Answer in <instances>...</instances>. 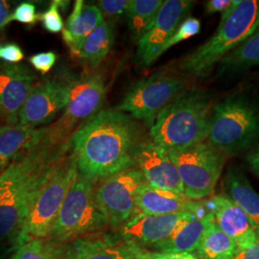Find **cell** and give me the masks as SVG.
Returning <instances> with one entry per match:
<instances>
[{
  "label": "cell",
  "mask_w": 259,
  "mask_h": 259,
  "mask_svg": "<svg viewBox=\"0 0 259 259\" xmlns=\"http://www.w3.org/2000/svg\"><path fill=\"white\" fill-rule=\"evenodd\" d=\"M69 142L78 173L98 182L135 166L140 141L131 116L108 109L85 121Z\"/></svg>",
  "instance_id": "cell-1"
},
{
  "label": "cell",
  "mask_w": 259,
  "mask_h": 259,
  "mask_svg": "<svg viewBox=\"0 0 259 259\" xmlns=\"http://www.w3.org/2000/svg\"><path fill=\"white\" fill-rule=\"evenodd\" d=\"M67 149L68 142L52 146L45 141L0 172V249L7 245L13 249L56 161Z\"/></svg>",
  "instance_id": "cell-2"
},
{
  "label": "cell",
  "mask_w": 259,
  "mask_h": 259,
  "mask_svg": "<svg viewBox=\"0 0 259 259\" xmlns=\"http://www.w3.org/2000/svg\"><path fill=\"white\" fill-rule=\"evenodd\" d=\"M213 107L212 98L206 92L185 88L157 114L150 127L151 140L167 151L204 142Z\"/></svg>",
  "instance_id": "cell-3"
},
{
  "label": "cell",
  "mask_w": 259,
  "mask_h": 259,
  "mask_svg": "<svg viewBox=\"0 0 259 259\" xmlns=\"http://www.w3.org/2000/svg\"><path fill=\"white\" fill-rule=\"evenodd\" d=\"M258 0H237L221 15L219 25L211 37L193 52L184 57L178 68L185 75L204 78L235 47L258 29Z\"/></svg>",
  "instance_id": "cell-4"
},
{
  "label": "cell",
  "mask_w": 259,
  "mask_h": 259,
  "mask_svg": "<svg viewBox=\"0 0 259 259\" xmlns=\"http://www.w3.org/2000/svg\"><path fill=\"white\" fill-rule=\"evenodd\" d=\"M205 141L226 156L253 147L259 142L258 103L236 93L214 105Z\"/></svg>",
  "instance_id": "cell-5"
},
{
  "label": "cell",
  "mask_w": 259,
  "mask_h": 259,
  "mask_svg": "<svg viewBox=\"0 0 259 259\" xmlns=\"http://www.w3.org/2000/svg\"><path fill=\"white\" fill-rule=\"evenodd\" d=\"M108 218L96 197V182L78 173L47 239L64 245L93 233L105 232Z\"/></svg>",
  "instance_id": "cell-6"
},
{
  "label": "cell",
  "mask_w": 259,
  "mask_h": 259,
  "mask_svg": "<svg viewBox=\"0 0 259 259\" xmlns=\"http://www.w3.org/2000/svg\"><path fill=\"white\" fill-rule=\"evenodd\" d=\"M78 175L72 154L65 153L56 161L45 186L23 224L12 250L34 239L47 238L67 192Z\"/></svg>",
  "instance_id": "cell-7"
},
{
  "label": "cell",
  "mask_w": 259,
  "mask_h": 259,
  "mask_svg": "<svg viewBox=\"0 0 259 259\" xmlns=\"http://www.w3.org/2000/svg\"><path fill=\"white\" fill-rule=\"evenodd\" d=\"M184 187L191 200L211 197L222 174L226 155L206 141L168 151Z\"/></svg>",
  "instance_id": "cell-8"
},
{
  "label": "cell",
  "mask_w": 259,
  "mask_h": 259,
  "mask_svg": "<svg viewBox=\"0 0 259 259\" xmlns=\"http://www.w3.org/2000/svg\"><path fill=\"white\" fill-rule=\"evenodd\" d=\"M106 90L100 75L84 76L68 81V99L60 120L48 127L46 142L61 146L69 142L68 138L75 126L89 120L100 110L105 100Z\"/></svg>",
  "instance_id": "cell-9"
},
{
  "label": "cell",
  "mask_w": 259,
  "mask_h": 259,
  "mask_svg": "<svg viewBox=\"0 0 259 259\" xmlns=\"http://www.w3.org/2000/svg\"><path fill=\"white\" fill-rule=\"evenodd\" d=\"M185 81L174 75L157 74L130 88L116 110L152 126L157 114L185 89Z\"/></svg>",
  "instance_id": "cell-10"
},
{
  "label": "cell",
  "mask_w": 259,
  "mask_h": 259,
  "mask_svg": "<svg viewBox=\"0 0 259 259\" xmlns=\"http://www.w3.org/2000/svg\"><path fill=\"white\" fill-rule=\"evenodd\" d=\"M145 182L136 166L102 180L96 185V197L106 213L109 227L118 229L137 210V194Z\"/></svg>",
  "instance_id": "cell-11"
},
{
  "label": "cell",
  "mask_w": 259,
  "mask_h": 259,
  "mask_svg": "<svg viewBox=\"0 0 259 259\" xmlns=\"http://www.w3.org/2000/svg\"><path fill=\"white\" fill-rule=\"evenodd\" d=\"M194 3L190 0L163 2L148 32L138 41L136 61L139 65L147 67L157 60L161 48L175 34Z\"/></svg>",
  "instance_id": "cell-12"
},
{
  "label": "cell",
  "mask_w": 259,
  "mask_h": 259,
  "mask_svg": "<svg viewBox=\"0 0 259 259\" xmlns=\"http://www.w3.org/2000/svg\"><path fill=\"white\" fill-rule=\"evenodd\" d=\"M62 259H142L145 249L115 233L101 232L60 245Z\"/></svg>",
  "instance_id": "cell-13"
},
{
  "label": "cell",
  "mask_w": 259,
  "mask_h": 259,
  "mask_svg": "<svg viewBox=\"0 0 259 259\" xmlns=\"http://www.w3.org/2000/svg\"><path fill=\"white\" fill-rule=\"evenodd\" d=\"M68 99V81L47 79L35 83L19 111L18 125L35 128L53 120Z\"/></svg>",
  "instance_id": "cell-14"
},
{
  "label": "cell",
  "mask_w": 259,
  "mask_h": 259,
  "mask_svg": "<svg viewBox=\"0 0 259 259\" xmlns=\"http://www.w3.org/2000/svg\"><path fill=\"white\" fill-rule=\"evenodd\" d=\"M200 212L169 215H149L138 212L120 228L116 229V233L125 240L147 250V248H154L167 240L185 221Z\"/></svg>",
  "instance_id": "cell-15"
},
{
  "label": "cell",
  "mask_w": 259,
  "mask_h": 259,
  "mask_svg": "<svg viewBox=\"0 0 259 259\" xmlns=\"http://www.w3.org/2000/svg\"><path fill=\"white\" fill-rule=\"evenodd\" d=\"M135 166L149 185L184 194V187L168 151L152 140L140 141L135 153Z\"/></svg>",
  "instance_id": "cell-16"
},
{
  "label": "cell",
  "mask_w": 259,
  "mask_h": 259,
  "mask_svg": "<svg viewBox=\"0 0 259 259\" xmlns=\"http://www.w3.org/2000/svg\"><path fill=\"white\" fill-rule=\"evenodd\" d=\"M36 75L25 65H0V111L10 126L18 125L19 111L34 87Z\"/></svg>",
  "instance_id": "cell-17"
},
{
  "label": "cell",
  "mask_w": 259,
  "mask_h": 259,
  "mask_svg": "<svg viewBox=\"0 0 259 259\" xmlns=\"http://www.w3.org/2000/svg\"><path fill=\"white\" fill-rule=\"evenodd\" d=\"M204 206L212 215L217 227L235 242L237 249L244 248L255 240L259 229L246 212L227 196H211L204 202Z\"/></svg>",
  "instance_id": "cell-18"
},
{
  "label": "cell",
  "mask_w": 259,
  "mask_h": 259,
  "mask_svg": "<svg viewBox=\"0 0 259 259\" xmlns=\"http://www.w3.org/2000/svg\"><path fill=\"white\" fill-rule=\"evenodd\" d=\"M205 208L204 201L191 200L185 194L158 189L146 182L139 186L137 210L149 215H169L183 212L198 213Z\"/></svg>",
  "instance_id": "cell-19"
},
{
  "label": "cell",
  "mask_w": 259,
  "mask_h": 259,
  "mask_svg": "<svg viewBox=\"0 0 259 259\" xmlns=\"http://www.w3.org/2000/svg\"><path fill=\"white\" fill-rule=\"evenodd\" d=\"M47 133L48 128L20 125L0 127V172L17 157L42 144Z\"/></svg>",
  "instance_id": "cell-20"
},
{
  "label": "cell",
  "mask_w": 259,
  "mask_h": 259,
  "mask_svg": "<svg viewBox=\"0 0 259 259\" xmlns=\"http://www.w3.org/2000/svg\"><path fill=\"white\" fill-rule=\"evenodd\" d=\"M213 221L212 215L206 208L185 221L167 240L154 247L160 252H189L196 251L204 232Z\"/></svg>",
  "instance_id": "cell-21"
},
{
  "label": "cell",
  "mask_w": 259,
  "mask_h": 259,
  "mask_svg": "<svg viewBox=\"0 0 259 259\" xmlns=\"http://www.w3.org/2000/svg\"><path fill=\"white\" fill-rule=\"evenodd\" d=\"M103 21V14L96 5H83V0H77L63 30V38L71 51L77 54L83 39Z\"/></svg>",
  "instance_id": "cell-22"
},
{
  "label": "cell",
  "mask_w": 259,
  "mask_h": 259,
  "mask_svg": "<svg viewBox=\"0 0 259 259\" xmlns=\"http://www.w3.org/2000/svg\"><path fill=\"white\" fill-rule=\"evenodd\" d=\"M224 187L233 203L246 212L259 229V193L239 169L232 167L224 179Z\"/></svg>",
  "instance_id": "cell-23"
},
{
  "label": "cell",
  "mask_w": 259,
  "mask_h": 259,
  "mask_svg": "<svg viewBox=\"0 0 259 259\" xmlns=\"http://www.w3.org/2000/svg\"><path fill=\"white\" fill-rule=\"evenodd\" d=\"M254 66H259V28L218 64L217 75L239 74Z\"/></svg>",
  "instance_id": "cell-24"
},
{
  "label": "cell",
  "mask_w": 259,
  "mask_h": 259,
  "mask_svg": "<svg viewBox=\"0 0 259 259\" xmlns=\"http://www.w3.org/2000/svg\"><path fill=\"white\" fill-rule=\"evenodd\" d=\"M114 28L109 21H103L83 39L76 55L93 68L97 67L109 54L114 42Z\"/></svg>",
  "instance_id": "cell-25"
},
{
  "label": "cell",
  "mask_w": 259,
  "mask_h": 259,
  "mask_svg": "<svg viewBox=\"0 0 259 259\" xmlns=\"http://www.w3.org/2000/svg\"><path fill=\"white\" fill-rule=\"evenodd\" d=\"M236 250L235 242L212 221L196 250V255L199 259H232Z\"/></svg>",
  "instance_id": "cell-26"
},
{
  "label": "cell",
  "mask_w": 259,
  "mask_h": 259,
  "mask_svg": "<svg viewBox=\"0 0 259 259\" xmlns=\"http://www.w3.org/2000/svg\"><path fill=\"white\" fill-rule=\"evenodd\" d=\"M163 0H130L127 21L132 35L139 41L152 26Z\"/></svg>",
  "instance_id": "cell-27"
},
{
  "label": "cell",
  "mask_w": 259,
  "mask_h": 259,
  "mask_svg": "<svg viewBox=\"0 0 259 259\" xmlns=\"http://www.w3.org/2000/svg\"><path fill=\"white\" fill-rule=\"evenodd\" d=\"M11 259H62L60 245L47 238L34 239L19 246Z\"/></svg>",
  "instance_id": "cell-28"
},
{
  "label": "cell",
  "mask_w": 259,
  "mask_h": 259,
  "mask_svg": "<svg viewBox=\"0 0 259 259\" xmlns=\"http://www.w3.org/2000/svg\"><path fill=\"white\" fill-rule=\"evenodd\" d=\"M200 28L201 24L198 19L194 18L185 19L177 29L175 34L170 37V39L161 48L159 55H162L170 47H174L177 44L197 35L200 32Z\"/></svg>",
  "instance_id": "cell-29"
},
{
  "label": "cell",
  "mask_w": 259,
  "mask_h": 259,
  "mask_svg": "<svg viewBox=\"0 0 259 259\" xmlns=\"http://www.w3.org/2000/svg\"><path fill=\"white\" fill-rule=\"evenodd\" d=\"M62 1L58 0L53 1L50 7L39 16V19L41 20L44 27L49 33L58 34L65 28L63 18L60 14V7L62 6Z\"/></svg>",
  "instance_id": "cell-30"
},
{
  "label": "cell",
  "mask_w": 259,
  "mask_h": 259,
  "mask_svg": "<svg viewBox=\"0 0 259 259\" xmlns=\"http://www.w3.org/2000/svg\"><path fill=\"white\" fill-rule=\"evenodd\" d=\"M38 19L39 16L37 14L36 6L31 2H22L10 15L9 22L18 21L19 23L34 25Z\"/></svg>",
  "instance_id": "cell-31"
},
{
  "label": "cell",
  "mask_w": 259,
  "mask_h": 259,
  "mask_svg": "<svg viewBox=\"0 0 259 259\" xmlns=\"http://www.w3.org/2000/svg\"><path fill=\"white\" fill-rule=\"evenodd\" d=\"M56 61L57 55L52 51L37 53L36 55L30 57L29 59V62L33 65V67L37 71L41 72L42 74H46L52 69V67L55 65Z\"/></svg>",
  "instance_id": "cell-32"
},
{
  "label": "cell",
  "mask_w": 259,
  "mask_h": 259,
  "mask_svg": "<svg viewBox=\"0 0 259 259\" xmlns=\"http://www.w3.org/2000/svg\"><path fill=\"white\" fill-rule=\"evenodd\" d=\"M130 0H101L96 5L102 14L109 17L120 16L127 12Z\"/></svg>",
  "instance_id": "cell-33"
},
{
  "label": "cell",
  "mask_w": 259,
  "mask_h": 259,
  "mask_svg": "<svg viewBox=\"0 0 259 259\" xmlns=\"http://www.w3.org/2000/svg\"><path fill=\"white\" fill-rule=\"evenodd\" d=\"M23 58V51L18 45L10 42L0 46V60L4 61L5 63L18 64Z\"/></svg>",
  "instance_id": "cell-34"
},
{
  "label": "cell",
  "mask_w": 259,
  "mask_h": 259,
  "mask_svg": "<svg viewBox=\"0 0 259 259\" xmlns=\"http://www.w3.org/2000/svg\"><path fill=\"white\" fill-rule=\"evenodd\" d=\"M142 259H199L195 253L189 252H160L145 250Z\"/></svg>",
  "instance_id": "cell-35"
},
{
  "label": "cell",
  "mask_w": 259,
  "mask_h": 259,
  "mask_svg": "<svg viewBox=\"0 0 259 259\" xmlns=\"http://www.w3.org/2000/svg\"><path fill=\"white\" fill-rule=\"evenodd\" d=\"M232 259H259V230L255 240L244 248L237 249Z\"/></svg>",
  "instance_id": "cell-36"
},
{
  "label": "cell",
  "mask_w": 259,
  "mask_h": 259,
  "mask_svg": "<svg viewBox=\"0 0 259 259\" xmlns=\"http://www.w3.org/2000/svg\"><path fill=\"white\" fill-rule=\"evenodd\" d=\"M237 0H209L205 2L204 7L207 14L220 13L223 15L232 8Z\"/></svg>",
  "instance_id": "cell-37"
},
{
  "label": "cell",
  "mask_w": 259,
  "mask_h": 259,
  "mask_svg": "<svg viewBox=\"0 0 259 259\" xmlns=\"http://www.w3.org/2000/svg\"><path fill=\"white\" fill-rule=\"evenodd\" d=\"M246 160L250 170H252V172L259 177V142L250 149V152L246 156Z\"/></svg>",
  "instance_id": "cell-38"
},
{
  "label": "cell",
  "mask_w": 259,
  "mask_h": 259,
  "mask_svg": "<svg viewBox=\"0 0 259 259\" xmlns=\"http://www.w3.org/2000/svg\"><path fill=\"white\" fill-rule=\"evenodd\" d=\"M9 3L5 0H0V30L9 23Z\"/></svg>",
  "instance_id": "cell-39"
},
{
  "label": "cell",
  "mask_w": 259,
  "mask_h": 259,
  "mask_svg": "<svg viewBox=\"0 0 259 259\" xmlns=\"http://www.w3.org/2000/svg\"><path fill=\"white\" fill-rule=\"evenodd\" d=\"M257 25H258V28H259V14H258V21H257Z\"/></svg>",
  "instance_id": "cell-40"
},
{
  "label": "cell",
  "mask_w": 259,
  "mask_h": 259,
  "mask_svg": "<svg viewBox=\"0 0 259 259\" xmlns=\"http://www.w3.org/2000/svg\"><path fill=\"white\" fill-rule=\"evenodd\" d=\"M0 259H3V257H1V256H0Z\"/></svg>",
  "instance_id": "cell-41"
},
{
  "label": "cell",
  "mask_w": 259,
  "mask_h": 259,
  "mask_svg": "<svg viewBox=\"0 0 259 259\" xmlns=\"http://www.w3.org/2000/svg\"><path fill=\"white\" fill-rule=\"evenodd\" d=\"M0 115H1V111H0Z\"/></svg>",
  "instance_id": "cell-42"
}]
</instances>
